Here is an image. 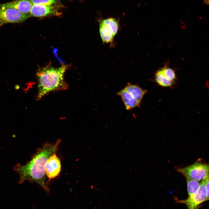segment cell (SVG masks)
<instances>
[{
	"label": "cell",
	"instance_id": "ac0fdd59",
	"mask_svg": "<svg viewBox=\"0 0 209 209\" xmlns=\"http://www.w3.org/2000/svg\"><path fill=\"white\" fill-rule=\"evenodd\" d=\"M203 2L206 4H209V0H204Z\"/></svg>",
	"mask_w": 209,
	"mask_h": 209
},
{
	"label": "cell",
	"instance_id": "5bb4252c",
	"mask_svg": "<svg viewBox=\"0 0 209 209\" xmlns=\"http://www.w3.org/2000/svg\"><path fill=\"white\" fill-rule=\"evenodd\" d=\"M102 23L107 26L111 30L114 36L115 35L118 29V23L116 19L113 18L105 19L102 21Z\"/></svg>",
	"mask_w": 209,
	"mask_h": 209
},
{
	"label": "cell",
	"instance_id": "52a82bcc",
	"mask_svg": "<svg viewBox=\"0 0 209 209\" xmlns=\"http://www.w3.org/2000/svg\"><path fill=\"white\" fill-rule=\"evenodd\" d=\"M33 4L30 0H13L0 4V6L15 9L23 13L30 14Z\"/></svg>",
	"mask_w": 209,
	"mask_h": 209
},
{
	"label": "cell",
	"instance_id": "8992f818",
	"mask_svg": "<svg viewBox=\"0 0 209 209\" xmlns=\"http://www.w3.org/2000/svg\"><path fill=\"white\" fill-rule=\"evenodd\" d=\"M61 161L56 153L50 156L47 159L44 166L45 174L48 180L57 177L61 171Z\"/></svg>",
	"mask_w": 209,
	"mask_h": 209
},
{
	"label": "cell",
	"instance_id": "8fae6325",
	"mask_svg": "<svg viewBox=\"0 0 209 209\" xmlns=\"http://www.w3.org/2000/svg\"><path fill=\"white\" fill-rule=\"evenodd\" d=\"M99 31L103 43H107L112 42L114 36L107 26L102 23L100 26Z\"/></svg>",
	"mask_w": 209,
	"mask_h": 209
},
{
	"label": "cell",
	"instance_id": "7a4b0ae2",
	"mask_svg": "<svg viewBox=\"0 0 209 209\" xmlns=\"http://www.w3.org/2000/svg\"><path fill=\"white\" fill-rule=\"evenodd\" d=\"M70 65H63L58 67L48 64L38 68L36 73L38 91L36 98L38 100L51 92L65 90L68 85L64 79L66 71Z\"/></svg>",
	"mask_w": 209,
	"mask_h": 209
},
{
	"label": "cell",
	"instance_id": "2e32d148",
	"mask_svg": "<svg viewBox=\"0 0 209 209\" xmlns=\"http://www.w3.org/2000/svg\"><path fill=\"white\" fill-rule=\"evenodd\" d=\"M33 4H43L51 6L56 3L57 0H30Z\"/></svg>",
	"mask_w": 209,
	"mask_h": 209
},
{
	"label": "cell",
	"instance_id": "4fadbf2b",
	"mask_svg": "<svg viewBox=\"0 0 209 209\" xmlns=\"http://www.w3.org/2000/svg\"><path fill=\"white\" fill-rule=\"evenodd\" d=\"M188 196H190L194 194L199 190L201 182L199 181L186 178Z\"/></svg>",
	"mask_w": 209,
	"mask_h": 209
},
{
	"label": "cell",
	"instance_id": "5b68a950",
	"mask_svg": "<svg viewBox=\"0 0 209 209\" xmlns=\"http://www.w3.org/2000/svg\"><path fill=\"white\" fill-rule=\"evenodd\" d=\"M30 16V14L23 13L15 9L0 6V27L6 24L22 22Z\"/></svg>",
	"mask_w": 209,
	"mask_h": 209
},
{
	"label": "cell",
	"instance_id": "3957f363",
	"mask_svg": "<svg viewBox=\"0 0 209 209\" xmlns=\"http://www.w3.org/2000/svg\"><path fill=\"white\" fill-rule=\"evenodd\" d=\"M176 170L186 178L199 181L209 176V164L203 163L200 159L191 165Z\"/></svg>",
	"mask_w": 209,
	"mask_h": 209
},
{
	"label": "cell",
	"instance_id": "9a60e30c",
	"mask_svg": "<svg viewBox=\"0 0 209 209\" xmlns=\"http://www.w3.org/2000/svg\"><path fill=\"white\" fill-rule=\"evenodd\" d=\"M163 75L167 79L174 82L176 79V76L174 71L167 65L160 69Z\"/></svg>",
	"mask_w": 209,
	"mask_h": 209
},
{
	"label": "cell",
	"instance_id": "9c48e42d",
	"mask_svg": "<svg viewBox=\"0 0 209 209\" xmlns=\"http://www.w3.org/2000/svg\"><path fill=\"white\" fill-rule=\"evenodd\" d=\"M124 89L140 103H141L144 96L147 93V90L142 89L138 85L129 82Z\"/></svg>",
	"mask_w": 209,
	"mask_h": 209
},
{
	"label": "cell",
	"instance_id": "e0dca14e",
	"mask_svg": "<svg viewBox=\"0 0 209 209\" xmlns=\"http://www.w3.org/2000/svg\"><path fill=\"white\" fill-rule=\"evenodd\" d=\"M207 195V200H209V176L205 179Z\"/></svg>",
	"mask_w": 209,
	"mask_h": 209
},
{
	"label": "cell",
	"instance_id": "ba28073f",
	"mask_svg": "<svg viewBox=\"0 0 209 209\" xmlns=\"http://www.w3.org/2000/svg\"><path fill=\"white\" fill-rule=\"evenodd\" d=\"M55 9L51 6L43 4H33L30 11L31 16L42 17L55 14Z\"/></svg>",
	"mask_w": 209,
	"mask_h": 209
},
{
	"label": "cell",
	"instance_id": "7c38bea8",
	"mask_svg": "<svg viewBox=\"0 0 209 209\" xmlns=\"http://www.w3.org/2000/svg\"><path fill=\"white\" fill-rule=\"evenodd\" d=\"M155 80L158 85L165 87H172L174 83V82L168 79L163 75L160 69L157 71L155 74Z\"/></svg>",
	"mask_w": 209,
	"mask_h": 209
},
{
	"label": "cell",
	"instance_id": "30bf717a",
	"mask_svg": "<svg viewBox=\"0 0 209 209\" xmlns=\"http://www.w3.org/2000/svg\"><path fill=\"white\" fill-rule=\"evenodd\" d=\"M117 94L121 97L126 109L128 110H130L139 106L140 104L124 89L118 92Z\"/></svg>",
	"mask_w": 209,
	"mask_h": 209
},
{
	"label": "cell",
	"instance_id": "277c9868",
	"mask_svg": "<svg viewBox=\"0 0 209 209\" xmlns=\"http://www.w3.org/2000/svg\"><path fill=\"white\" fill-rule=\"evenodd\" d=\"M176 201L185 204L189 209H197L203 202L207 200V195L206 187V180L202 181L199 189L197 192L185 200H179L175 198Z\"/></svg>",
	"mask_w": 209,
	"mask_h": 209
},
{
	"label": "cell",
	"instance_id": "6da1fadb",
	"mask_svg": "<svg viewBox=\"0 0 209 209\" xmlns=\"http://www.w3.org/2000/svg\"><path fill=\"white\" fill-rule=\"evenodd\" d=\"M60 142L61 140L58 139L53 144L46 143L26 164L22 165L18 163L14 166V171L19 175V184H22L26 181L35 182L47 193H49L50 189L45 183L44 166L47 159L56 153Z\"/></svg>",
	"mask_w": 209,
	"mask_h": 209
}]
</instances>
